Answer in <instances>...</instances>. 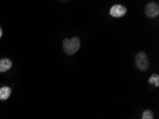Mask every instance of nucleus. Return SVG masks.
I'll return each mask as SVG.
<instances>
[{
  "label": "nucleus",
  "instance_id": "nucleus-7",
  "mask_svg": "<svg viewBox=\"0 0 159 119\" xmlns=\"http://www.w3.org/2000/svg\"><path fill=\"white\" fill-rule=\"evenodd\" d=\"M148 82L150 84H154L156 86H159V76L157 74H153L148 80Z\"/></svg>",
  "mask_w": 159,
  "mask_h": 119
},
{
  "label": "nucleus",
  "instance_id": "nucleus-8",
  "mask_svg": "<svg viewBox=\"0 0 159 119\" xmlns=\"http://www.w3.org/2000/svg\"><path fill=\"white\" fill-rule=\"evenodd\" d=\"M154 116L152 111L151 110H145L143 113V117L142 119H153Z\"/></svg>",
  "mask_w": 159,
  "mask_h": 119
},
{
  "label": "nucleus",
  "instance_id": "nucleus-4",
  "mask_svg": "<svg viewBox=\"0 0 159 119\" xmlns=\"http://www.w3.org/2000/svg\"><path fill=\"white\" fill-rule=\"evenodd\" d=\"M127 12V9L121 4H115L110 9V14L114 17H121Z\"/></svg>",
  "mask_w": 159,
  "mask_h": 119
},
{
  "label": "nucleus",
  "instance_id": "nucleus-3",
  "mask_svg": "<svg viewBox=\"0 0 159 119\" xmlns=\"http://www.w3.org/2000/svg\"><path fill=\"white\" fill-rule=\"evenodd\" d=\"M145 14L147 17L155 18L159 14V5L157 2H149L145 7Z\"/></svg>",
  "mask_w": 159,
  "mask_h": 119
},
{
  "label": "nucleus",
  "instance_id": "nucleus-1",
  "mask_svg": "<svg viewBox=\"0 0 159 119\" xmlns=\"http://www.w3.org/2000/svg\"><path fill=\"white\" fill-rule=\"evenodd\" d=\"M80 39L77 36H74L71 39L66 38L63 41L64 51L68 55H73L76 53L80 48Z\"/></svg>",
  "mask_w": 159,
  "mask_h": 119
},
{
  "label": "nucleus",
  "instance_id": "nucleus-5",
  "mask_svg": "<svg viewBox=\"0 0 159 119\" xmlns=\"http://www.w3.org/2000/svg\"><path fill=\"white\" fill-rule=\"evenodd\" d=\"M12 66V62L9 59L4 58L0 59V72H5L11 69Z\"/></svg>",
  "mask_w": 159,
  "mask_h": 119
},
{
  "label": "nucleus",
  "instance_id": "nucleus-2",
  "mask_svg": "<svg viewBox=\"0 0 159 119\" xmlns=\"http://www.w3.org/2000/svg\"><path fill=\"white\" fill-rule=\"evenodd\" d=\"M136 67L142 71H147L150 66V63L148 62L147 56L145 52H139L136 56Z\"/></svg>",
  "mask_w": 159,
  "mask_h": 119
},
{
  "label": "nucleus",
  "instance_id": "nucleus-6",
  "mask_svg": "<svg viewBox=\"0 0 159 119\" xmlns=\"http://www.w3.org/2000/svg\"><path fill=\"white\" fill-rule=\"evenodd\" d=\"M11 90L9 87L4 86L0 89V99L1 100H7L11 95Z\"/></svg>",
  "mask_w": 159,
  "mask_h": 119
},
{
  "label": "nucleus",
  "instance_id": "nucleus-9",
  "mask_svg": "<svg viewBox=\"0 0 159 119\" xmlns=\"http://www.w3.org/2000/svg\"><path fill=\"white\" fill-rule=\"evenodd\" d=\"M2 34H3V32H2V30L1 29V27H0V38L2 37Z\"/></svg>",
  "mask_w": 159,
  "mask_h": 119
}]
</instances>
